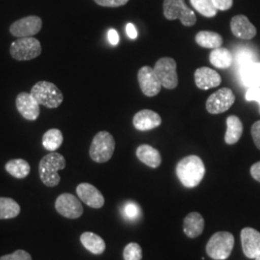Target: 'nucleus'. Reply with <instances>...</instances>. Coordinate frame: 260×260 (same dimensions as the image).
Listing matches in <instances>:
<instances>
[{
	"label": "nucleus",
	"instance_id": "nucleus-1",
	"mask_svg": "<svg viewBox=\"0 0 260 260\" xmlns=\"http://www.w3.org/2000/svg\"><path fill=\"white\" fill-rule=\"evenodd\" d=\"M176 172L182 185L186 188H195L205 177V164L199 156L189 155L177 163Z\"/></svg>",
	"mask_w": 260,
	"mask_h": 260
},
{
	"label": "nucleus",
	"instance_id": "nucleus-2",
	"mask_svg": "<svg viewBox=\"0 0 260 260\" xmlns=\"http://www.w3.org/2000/svg\"><path fill=\"white\" fill-rule=\"evenodd\" d=\"M66 159L58 152H50L42 158L39 164V175L42 182L47 187H55L60 183L61 177L58 172L64 170Z\"/></svg>",
	"mask_w": 260,
	"mask_h": 260
},
{
	"label": "nucleus",
	"instance_id": "nucleus-3",
	"mask_svg": "<svg viewBox=\"0 0 260 260\" xmlns=\"http://www.w3.org/2000/svg\"><path fill=\"white\" fill-rule=\"evenodd\" d=\"M30 93L40 105L50 109L59 107L64 101V95L60 89L55 84L48 81H39L32 87Z\"/></svg>",
	"mask_w": 260,
	"mask_h": 260
},
{
	"label": "nucleus",
	"instance_id": "nucleus-4",
	"mask_svg": "<svg viewBox=\"0 0 260 260\" xmlns=\"http://www.w3.org/2000/svg\"><path fill=\"white\" fill-rule=\"evenodd\" d=\"M234 247V237L229 232H218L214 233L207 242L206 252L214 260L228 259Z\"/></svg>",
	"mask_w": 260,
	"mask_h": 260
},
{
	"label": "nucleus",
	"instance_id": "nucleus-5",
	"mask_svg": "<svg viewBox=\"0 0 260 260\" xmlns=\"http://www.w3.org/2000/svg\"><path fill=\"white\" fill-rule=\"evenodd\" d=\"M116 147L111 133L101 131L93 137L90 147V157L96 163H105L113 156Z\"/></svg>",
	"mask_w": 260,
	"mask_h": 260
},
{
	"label": "nucleus",
	"instance_id": "nucleus-6",
	"mask_svg": "<svg viewBox=\"0 0 260 260\" xmlns=\"http://www.w3.org/2000/svg\"><path fill=\"white\" fill-rule=\"evenodd\" d=\"M163 9L166 19H179L186 27H191L197 22L194 11L186 5L185 0H164Z\"/></svg>",
	"mask_w": 260,
	"mask_h": 260
},
{
	"label": "nucleus",
	"instance_id": "nucleus-7",
	"mask_svg": "<svg viewBox=\"0 0 260 260\" xmlns=\"http://www.w3.org/2000/svg\"><path fill=\"white\" fill-rule=\"evenodd\" d=\"M11 56L18 61H29L42 53L40 41L33 37L19 38L10 47Z\"/></svg>",
	"mask_w": 260,
	"mask_h": 260
},
{
	"label": "nucleus",
	"instance_id": "nucleus-8",
	"mask_svg": "<svg viewBox=\"0 0 260 260\" xmlns=\"http://www.w3.org/2000/svg\"><path fill=\"white\" fill-rule=\"evenodd\" d=\"M154 72L162 87L171 90L177 88L178 84L177 63L173 58L164 57L159 59L154 67Z\"/></svg>",
	"mask_w": 260,
	"mask_h": 260
},
{
	"label": "nucleus",
	"instance_id": "nucleus-9",
	"mask_svg": "<svg viewBox=\"0 0 260 260\" xmlns=\"http://www.w3.org/2000/svg\"><path fill=\"white\" fill-rule=\"evenodd\" d=\"M235 102V95L229 88H222L212 93L206 101V110L217 115L228 111Z\"/></svg>",
	"mask_w": 260,
	"mask_h": 260
},
{
	"label": "nucleus",
	"instance_id": "nucleus-10",
	"mask_svg": "<svg viewBox=\"0 0 260 260\" xmlns=\"http://www.w3.org/2000/svg\"><path fill=\"white\" fill-rule=\"evenodd\" d=\"M57 212L69 219H77L83 214L81 202L75 196L64 193L57 198L55 202Z\"/></svg>",
	"mask_w": 260,
	"mask_h": 260
},
{
	"label": "nucleus",
	"instance_id": "nucleus-11",
	"mask_svg": "<svg viewBox=\"0 0 260 260\" xmlns=\"http://www.w3.org/2000/svg\"><path fill=\"white\" fill-rule=\"evenodd\" d=\"M43 25L41 18L37 16H29L15 21L10 26V33L18 38L33 37L38 34Z\"/></svg>",
	"mask_w": 260,
	"mask_h": 260
},
{
	"label": "nucleus",
	"instance_id": "nucleus-12",
	"mask_svg": "<svg viewBox=\"0 0 260 260\" xmlns=\"http://www.w3.org/2000/svg\"><path fill=\"white\" fill-rule=\"evenodd\" d=\"M138 82L143 93L149 98L155 96L160 93L162 88L154 69L149 66H145L140 69L138 72Z\"/></svg>",
	"mask_w": 260,
	"mask_h": 260
},
{
	"label": "nucleus",
	"instance_id": "nucleus-13",
	"mask_svg": "<svg viewBox=\"0 0 260 260\" xmlns=\"http://www.w3.org/2000/svg\"><path fill=\"white\" fill-rule=\"evenodd\" d=\"M242 249L244 254L251 259L260 255V233L252 228H244L241 231Z\"/></svg>",
	"mask_w": 260,
	"mask_h": 260
},
{
	"label": "nucleus",
	"instance_id": "nucleus-14",
	"mask_svg": "<svg viewBox=\"0 0 260 260\" xmlns=\"http://www.w3.org/2000/svg\"><path fill=\"white\" fill-rule=\"evenodd\" d=\"M16 107L19 114L28 121H36L40 116V104L31 93H19L16 99Z\"/></svg>",
	"mask_w": 260,
	"mask_h": 260
},
{
	"label": "nucleus",
	"instance_id": "nucleus-15",
	"mask_svg": "<svg viewBox=\"0 0 260 260\" xmlns=\"http://www.w3.org/2000/svg\"><path fill=\"white\" fill-rule=\"evenodd\" d=\"M76 194L85 205L92 208H102L104 205L103 194L90 183H80L76 188Z\"/></svg>",
	"mask_w": 260,
	"mask_h": 260
},
{
	"label": "nucleus",
	"instance_id": "nucleus-16",
	"mask_svg": "<svg viewBox=\"0 0 260 260\" xmlns=\"http://www.w3.org/2000/svg\"><path fill=\"white\" fill-rule=\"evenodd\" d=\"M162 123V119L156 112L145 109L137 112L133 117V125L140 131L154 129Z\"/></svg>",
	"mask_w": 260,
	"mask_h": 260
},
{
	"label": "nucleus",
	"instance_id": "nucleus-17",
	"mask_svg": "<svg viewBox=\"0 0 260 260\" xmlns=\"http://www.w3.org/2000/svg\"><path fill=\"white\" fill-rule=\"evenodd\" d=\"M222 82V77L216 71L207 67L199 68L195 72V83L199 89L209 90L218 87Z\"/></svg>",
	"mask_w": 260,
	"mask_h": 260
},
{
	"label": "nucleus",
	"instance_id": "nucleus-18",
	"mask_svg": "<svg viewBox=\"0 0 260 260\" xmlns=\"http://www.w3.org/2000/svg\"><path fill=\"white\" fill-rule=\"evenodd\" d=\"M231 29L235 37L242 40H251L256 35L255 26L243 15L233 17L231 20Z\"/></svg>",
	"mask_w": 260,
	"mask_h": 260
},
{
	"label": "nucleus",
	"instance_id": "nucleus-19",
	"mask_svg": "<svg viewBox=\"0 0 260 260\" xmlns=\"http://www.w3.org/2000/svg\"><path fill=\"white\" fill-rule=\"evenodd\" d=\"M205 229V219L198 212L188 214L183 221V232L187 237L196 238L199 237Z\"/></svg>",
	"mask_w": 260,
	"mask_h": 260
},
{
	"label": "nucleus",
	"instance_id": "nucleus-20",
	"mask_svg": "<svg viewBox=\"0 0 260 260\" xmlns=\"http://www.w3.org/2000/svg\"><path fill=\"white\" fill-rule=\"evenodd\" d=\"M240 77L243 84L248 87L260 88V62H252L240 68Z\"/></svg>",
	"mask_w": 260,
	"mask_h": 260
},
{
	"label": "nucleus",
	"instance_id": "nucleus-21",
	"mask_svg": "<svg viewBox=\"0 0 260 260\" xmlns=\"http://www.w3.org/2000/svg\"><path fill=\"white\" fill-rule=\"evenodd\" d=\"M136 155L142 163L152 169L159 167L162 162L160 152L149 145H141L138 147Z\"/></svg>",
	"mask_w": 260,
	"mask_h": 260
},
{
	"label": "nucleus",
	"instance_id": "nucleus-22",
	"mask_svg": "<svg viewBox=\"0 0 260 260\" xmlns=\"http://www.w3.org/2000/svg\"><path fill=\"white\" fill-rule=\"evenodd\" d=\"M242 134H243V123L241 120L236 116L228 117L224 142L228 145H234L240 140Z\"/></svg>",
	"mask_w": 260,
	"mask_h": 260
},
{
	"label": "nucleus",
	"instance_id": "nucleus-23",
	"mask_svg": "<svg viewBox=\"0 0 260 260\" xmlns=\"http://www.w3.org/2000/svg\"><path fill=\"white\" fill-rule=\"evenodd\" d=\"M209 61L215 68L222 70L229 69L233 65V53L228 48L218 47L211 51L209 55Z\"/></svg>",
	"mask_w": 260,
	"mask_h": 260
},
{
	"label": "nucleus",
	"instance_id": "nucleus-24",
	"mask_svg": "<svg viewBox=\"0 0 260 260\" xmlns=\"http://www.w3.org/2000/svg\"><path fill=\"white\" fill-rule=\"evenodd\" d=\"M80 242L86 250L93 254H102L106 249L104 240L95 233H84L80 236Z\"/></svg>",
	"mask_w": 260,
	"mask_h": 260
},
{
	"label": "nucleus",
	"instance_id": "nucleus-25",
	"mask_svg": "<svg viewBox=\"0 0 260 260\" xmlns=\"http://www.w3.org/2000/svg\"><path fill=\"white\" fill-rule=\"evenodd\" d=\"M195 40L200 47L205 48L215 49L222 47L223 45L222 36L212 31H201L196 35Z\"/></svg>",
	"mask_w": 260,
	"mask_h": 260
},
{
	"label": "nucleus",
	"instance_id": "nucleus-26",
	"mask_svg": "<svg viewBox=\"0 0 260 260\" xmlns=\"http://www.w3.org/2000/svg\"><path fill=\"white\" fill-rule=\"evenodd\" d=\"M5 169L7 173L12 177L22 179L27 177L30 174L31 168L27 161L23 159H12L8 161L5 165Z\"/></svg>",
	"mask_w": 260,
	"mask_h": 260
},
{
	"label": "nucleus",
	"instance_id": "nucleus-27",
	"mask_svg": "<svg viewBox=\"0 0 260 260\" xmlns=\"http://www.w3.org/2000/svg\"><path fill=\"white\" fill-rule=\"evenodd\" d=\"M63 141H64V137L61 130L52 128V129L47 130V132L44 134L43 146L48 151L53 152L62 146Z\"/></svg>",
	"mask_w": 260,
	"mask_h": 260
},
{
	"label": "nucleus",
	"instance_id": "nucleus-28",
	"mask_svg": "<svg viewBox=\"0 0 260 260\" xmlns=\"http://www.w3.org/2000/svg\"><path fill=\"white\" fill-rule=\"evenodd\" d=\"M20 206L11 198H0V220L13 219L19 216Z\"/></svg>",
	"mask_w": 260,
	"mask_h": 260
},
{
	"label": "nucleus",
	"instance_id": "nucleus-29",
	"mask_svg": "<svg viewBox=\"0 0 260 260\" xmlns=\"http://www.w3.org/2000/svg\"><path fill=\"white\" fill-rule=\"evenodd\" d=\"M191 5L201 15L206 18H213L218 9L214 5L213 0H190Z\"/></svg>",
	"mask_w": 260,
	"mask_h": 260
},
{
	"label": "nucleus",
	"instance_id": "nucleus-30",
	"mask_svg": "<svg viewBox=\"0 0 260 260\" xmlns=\"http://www.w3.org/2000/svg\"><path fill=\"white\" fill-rule=\"evenodd\" d=\"M123 217L129 221H136L141 216V208L134 202H127L122 206Z\"/></svg>",
	"mask_w": 260,
	"mask_h": 260
},
{
	"label": "nucleus",
	"instance_id": "nucleus-31",
	"mask_svg": "<svg viewBox=\"0 0 260 260\" xmlns=\"http://www.w3.org/2000/svg\"><path fill=\"white\" fill-rule=\"evenodd\" d=\"M123 259H142V248L140 247L139 244L134 242L127 244L123 250Z\"/></svg>",
	"mask_w": 260,
	"mask_h": 260
},
{
	"label": "nucleus",
	"instance_id": "nucleus-32",
	"mask_svg": "<svg viewBox=\"0 0 260 260\" xmlns=\"http://www.w3.org/2000/svg\"><path fill=\"white\" fill-rule=\"evenodd\" d=\"M254 53L249 50V49H241L237 52V63L238 65H240V68L242 66L247 65L249 63H252V62H256L254 59Z\"/></svg>",
	"mask_w": 260,
	"mask_h": 260
},
{
	"label": "nucleus",
	"instance_id": "nucleus-33",
	"mask_svg": "<svg viewBox=\"0 0 260 260\" xmlns=\"http://www.w3.org/2000/svg\"><path fill=\"white\" fill-rule=\"evenodd\" d=\"M0 260H32L30 253L23 250H18L13 253L6 254L0 257Z\"/></svg>",
	"mask_w": 260,
	"mask_h": 260
},
{
	"label": "nucleus",
	"instance_id": "nucleus-34",
	"mask_svg": "<svg viewBox=\"0 0 260 260\" xmlns=\"http://www.w3.org/2000/svg\"><path fill=\"white\" fill-rule=\"evenodd\" d=\"M129 0H94V2L103 7H111V8H116V7H121L125 5Z\"/></svg>",
	"mask_w": 260,
	"mask_h": 260
},
{
	"label": "nucleus",
	"instance_id": "nucleus-35",
	"mask_svg": "<svg viewBox=\"0 0 260 260\" xmlns=\"http://www.w3.org/2000/svg\"><path fill=\"white\" fill-rule=\"evenodd\" d=\"M246 101L248 102H256L259 103L260 107V88L252 87L249 88L246 93Z\"/></svg>",
	"mask_w": 260,
	"mask_h": 260
},
{
	"label": "nucleus",
	"instance_id": "nucleus-36",
	"mask_svg": "<svg viewBox=\"0 0 260 260\" xmlns=\"http://www.w3.org/2000/svg\"><path fill=\"white\" fill-rule=\"evenodd\" d=\"M251 137L254 145L260 150V121L254 122L251 126Z\"/></svg>",
	"mask_w": 260,
	"mask_h": 260
},
{
	"label": "nucleus",
	"instance_id": "nucleus-37",
	"mask_svg": "<svg viewBox=\"0 0 260 260\" xmlns=\"http://www.w3.org/2000/svg\"><path fill=\"white\" fill-rule=\"evenodd\" d=\"M216 8L221 11H226L233 7V0H213Z\"/></svg>",
	"mask_w": 260,
	"mask_h": 260
},
{
	"label": "nucleus",
	"instance_id": "nucleus-38",
	"mask_svg": "<svg viewBox=\"0 0 260 260\" xmlns=\"http://www.w3.org/2000/svg\"><path fill=\"white\" fill-rule=\"evenodd\" d=\"M108 40L113 46H117L119 44V34L115 29H110L108 31Z\"/></svg>",
	"mask_w": 260,
	"mask_h": 260
},
{
	"label": "nucleus",
	"instance_id": "nucleus-39",
	"mask_svg": "<svg viewBox=\"0 0 260 260\" xmlns=\"http://www.w3.org/2000/svg\"><path fill=\"white\" fill-rule=\"evenodd\" d=\"M251 175L253 179L260 182V161L253 164L251 167Z\"/></svg>",
	"mask_w": 260,
	"mask_h": 260
},
{
	"label": "nucleus",
	"instance_id": "nucleus-40",
	"mask_svg": "<svg viewBox=\"0 0 260 260\" xmlns=\"http://www.w3.org/2000/svg\"><path fill=\"white\" fill-rule=\"evenodd\" d=\"M125 30H126L127 36H128L130 39H132V40L136 39L137 36H138V32H137L136 28H135V26H134L132 23H127V24H126V27H125Z\"/></svg>",
	"mask_w": 260,
	"mask_h": 260
},
{
	"label": "nucleus",
	"instance_id": "nucleus-41",
	"mask_svg": "<svg viewBox=\"0 0 260 260\" xmlns=\"http://www.w3.org/2000/svg\"><path fill=\"white\" fill-rule=\"evenodd\" d=\"M254 260H260V255L258 256V257H256V258H255Z\"/></svg>",
	"mask_w": 260,
	"mask_h": 260
}]
</instances>
